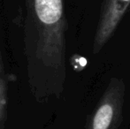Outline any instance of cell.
<instances>
[{"mask_svg":"<svg viewBox=\"0 0 130 129\" xmlns=\"http://www.w3.org/2000/svg\"><path fill=\"white\" fill-rule=\"evenodd\" d=\"M24 50L28 84L35 99H59L67 79L65 0H27Z\"/></svg>","mask_w":130,"mask_h":129,"instance_id":"obj_1","label":"cell"},{"mask_svg":"<svg viewBox=\"0 0 130 129\" xmlns=\"http://www.w3.org/2000/svg\"><path fill=\"white\" fill-rule=\"evenodd\" d=\"M126 84L123 79L112 77L96 106L88 119L84 129H119L123 122Z\"/></svg>","mask_w":130,"mask_h":129,"instance_id":"obj_2","label":"cell"},{"mask_svg":"<svg viewBox=\"0 0 130 129\" xmlns=\"http://www.w3.org/2000/svg\"><path fill=\"white\" fill-rule=\"evenodd\" d=\"M130 7V0H103L92 42V54L98 55L109 43Z\"/></svg>","mask_w":130,"mask_h":129,"instance_id":"obj_3","label":"cell"},{"mask_svg":"<svg viewBox=\"0 0 130 129\" xmlns=\"http://www.w3.org/2000/svg\"><path fill=\"white\" fill-rule=\"evenodd\" d=\"M8 79L0 50V129H5L8 103Z\"/></svg>","mask_w":130,"mask_h":129,"instance_id":"obj_4","label":"cell"}]
</instances>
